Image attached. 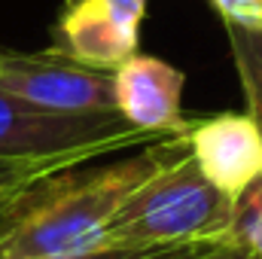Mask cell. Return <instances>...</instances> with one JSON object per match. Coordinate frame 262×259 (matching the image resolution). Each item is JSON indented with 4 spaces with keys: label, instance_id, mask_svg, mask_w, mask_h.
<instances>
[{
    "label": "cell",
    "instance_id": "obj_1",
    "mask_svg": "<svg viewBox=\"0 0 262 259\" xmlns=\"http://www.w3.org/2000/svg\"><path fill=\"white\" fill-rule=\"evenodd\" d=\"M183 153H189L186 134H168L101 171L43 180L0 226V259H55L110 244L107 229L125 198Z\"/></svg>",
    "mask_w": 262,
    "mask_h": 259
},
{
    "label": "cell",
    "instance_id": "obj_2",
    "mask_svg": "<svg viewBox=\"0 0 262 259\" xmlns=\"http://www.w3.org/2000/svg\"><path fill=\"white\" fill-rule=\"evenodd\" d=\"M235 198L220 192L192 153L146 177L116 210L110 244H220L232 238Z\"/></svg>",
    "mask_w": 262,
    "mask_h": 259
},
{
    "label": "cell",
    "instance_id": "obj_3",
    "mask_svg": "<svg viewBox=\"0 0 262 259\" xmlns=\"http://www.w3.org/2000/svg\"><path fill=\"white\" fill-rule=\"evenodd\" d=\"M159 137L131 128L119 113H61L0 89V159L73 171L101 156L146 146Z\"/></svg>",
    "mask_w": 262,
    "mask_h": 259
},
{
    "label": "cell",
    "instance_id": "obj_4",
    "mask_svg": "<svg viewBox=\"0 0 262 259\" xmlns=\"http://www.w3.org/2000/svg\"><path fill=\"white\" fill-rule=\"evenodd\" d=\"M0 89L61 113H116L113 70L79 64L64 52H0Z\"/></svg>",
    "mask_w": 262,
    "mask_h": 259
},
{
    "label": "cell",
    "instance_id": "obj_5",
    "mask_svg": "<svg viewBox=\"0 0 262 259\" xmlns=\"http://www.w3.org/2000/svg\"><path fill=\"white\" fill-rule=\"evenodd\" d=\"M146 0H70L58 18V52L98 70H116L137 55Z\"/></svg>",
    "mask_w": 262,
    "mask_h": 259
},
{
    "label": "cell",
    "instance_id": "obj_6",
    "mask_svg": "<svg viewBox=\"0 0 262 259\" xmlns=\"http://www.w3.org/2000/svg\"><path fill=\"white\" fill-rule=\"evenodd\" d=\"M183 82V70H177L174 64L159 61L152 55H131L113 70L116 113L131 128L152 137L186 134L189 122L180 110Z\"/></svg>",
    "mask_w": 262,
    "mask_h": 259
},
{
    "label": "cell",
    "instance_id": "obj_7",
    "mask_svg": "<svg viewBox=\"0 0 262 259\" xmlns=\"http://www.w3.org/2000/svg\"><path fill=\"white\" fill-rule=\"evenodd\" d=\"M198 171L220 189L238 195L262 177V134L247 113H220L186 131Z\"/></svg>",
    "mask_w": 262,
    "mask_h": 259
},
{
    "label": "cell",
    "instance_id": "obj_8",
    "mask_svg": "<svg viewBox=\"0 0 262 259\" xmlns=\"http://www.w3.org/2000/svg\"><path fill=\"white\" fill-rule=\"evenodd\" d=\"M232 61L238 70L244 101H247V116L262 134V25L250 21H223Z\"/></svg>",
    "mask_w": 262,
    "mask_h": 259
},
{
    "label": "cell",
    "instance_id": "obj_9",
    "mask_svg": "<svg viewBox=\"0 0 262 259\" xmlns=\"http://www.w3.org/2000/svg\"><path fill=\"white\" fill-rule=\"evenodd\" d=\"M232 241L262 259V177L235 198L232 207Z\"/></svg>",
    "mask_w": 262,
    "mask_h": 259
},
{
    "label": "cell",
    "instance_id": "obj_10",
    "mask_svg": "<svg viewBox=\"0 0 262 259\" xmlns=\"http://www.w3.org/2000/svg\"><path fill=\"white\" fill-rule=\"evenodd\" d=\"M213 244H104L55 259H195Z\"/></svg>",
    "mask_w": 262,
    "mask_h": 259
},
{
    "label": "cell",
    "instance_id": "obj_11",
    "mask_svg": "<svg viewBox=\"0 0 262 259\" xmlns=\"http://www.w3.org/2000/svg\"><path fill=\"white\" fill-rule=\"evenodd\" d=\"M64 174V168L55 165H43V162H9L0 159V195H21L34 186H40L43 180Z\"/></svg>",
    "mask_w": 262,
    "mask_h": 259
},
{
    "label": "cell",
    "instance_id": "obj_12",
    "mask_svg": "<svg viewBox=\"0 0 262 259\" xmlns=\"http://www.w3.org/2000/svg\"><path fill=\"white\" fill-rule=\"evenodd\" d=\"M213 9L223 15V21L262 25V0H213Z\"/></svg>",
    "mask_w": 262,
    "mask_h": 259
},
{
    "label": "cell",
    "instance_id": "obj_13",
    "mask_svg": "<svg viewBox=\"0 0 262 259\" xmlns=\"http://www.w3.org/2000/svg\"><path fill=\"white\" fill-rule=\"evenodd\" d=\"M195 259H256L253 253H247L241 244H235L232 238L229 241H220V244H213V247H207L201 256Z\"/></svg>",
    "mask_w": 262,
    "mask_h": 259
},
{
    "label": "cell",
    "instance_id": "obj_14",
    "mask_svg": "<svg viewBox=\"0 0 262 259\" xmlns=\"http://www.w3.org/2000/svg\"><path fill=\"white\" fill-rule=\"evenodd\" d=\"M28 192H31V189H28ZM28 192H21V195H0V226H3V223H6V220L15 213L18 201H21V198H25Z\"/></svg>",
    "mask_w": 262,
    "mask_h": 259
},
{
    "label": "cell",
    "instance_id": "obj_15",
    "mask_svg": "<svg viewBox=\"0 0 262 259\" xmlns=\"http://www.w3.org/2000/svg\"><path fill=\"white\" fill-rule=\"evenodd\" d=\"M0 52H3V49H0Z\"/></svg>",
    "mask_w": 262,
    "mask_h": 259
}]
</instances>
